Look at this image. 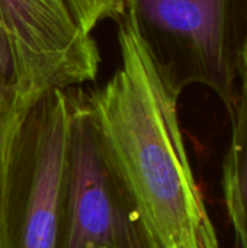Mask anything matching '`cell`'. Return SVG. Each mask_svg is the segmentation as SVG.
Returning <instances> with one entry per match:
<instances>
[{
    "instance_id": "6da1fadb",
    "label": "cell",
    "mask_w": 247,
    "mask_h": 248,
    "mask_svg": "<svg viewBox=\"0 0 247 248\" xmlns=\"http://www.w3.org/2000/svg\"><path fill=\"white\" fill-rule=\"evenodd\" d=\"M118 22L121 64L87 94L105 150L159 248H220L197 183L170 81L125 0Z\"/></svg>"
},
{
    "instance_id": "7a4b0ae2",
    "label": "cell",
    "mask_w": 247,
    "mask_h": 248,
    "mask_svg": "<svg viewBox=\"0 0 247 248\" xmlns=\"http://www.w3.org/2000/svg\"><path fill=\"white\" fill-rule=\"evenodd\" d=\"M71 92L45 94L4 141L0 170L3 248H57Z\"/></svg>"
},
{
    "instance_id": "3957f363",
    "label": "cell",
    "mask_w": 247,
    "mask_h": 248,
    "mask_svg": "<svg viewBox=\"0 0 247 248\" xmlns=\"http://www.w3.org/2000/svg\"><path fill=\"white\" fill-rule=\"evenodd\" d=\"M131 1L176 90L207 86L231 118L247 60V0Z\"/></svg>"
},
{
    "instance_id": "277c9868",
    "label": "cell",
    "mask_w": 247,
    "mask_h": 248,
    "mask_svg": "<svg viewBox=\"0 0 247 248\" xmlns=\"http://www.w3.org/2000/svg\"><path fill=\"white\" fill-rule=\"evenodd\" d=\"M57 248H159L111 163L89 97L71 93Z\"/></svg>"
},
{
    "instance_id": "5b68a950",
    "label": "cell",
    "mask_w": 247,
    "mask_h": 248,
    "mask_svg": "<svg viewBox=\"0 0 247 248\" xmlns=\"http://www.w3.org/2000/svg\"><path fill=\"white\" fill-rule=\"evenodd\" d=\"M0 22L16 57L28 110L54 90H70L98 77V44L67 0H0Z\"/></svg>"
},
{
    "instance_id": "8992f818",
    "label": "cell",
    "mask_w": 247,
    "mask_h": 248,
    "mask_svg": "<svg viewBox=\"0 0 247 248\" xmlns=\"http://www.w3.org/2000/svg\"><path fill=\"white\" fill-rule=\"evenodd\" d=\"M239 80L237 102L230 118L233 132L223 161L221 185L236 248H247V60L240 68Z\"/></svg>"
},
{
    "instance_id": "52a82bcc",
    "label": "cell",
    "mask_w": 247,
    "mask_h": 248,
    "mask_svg": "<svg viewBox=\"0 0 247 248\" xmlns=\"http://www.w3.org/2000/svg\"><path fill=\"white\" fill-rule=\"evenodd\" d=\"M28 112L22 97L16 57L0 22V141L16 131Z\"/></svg>"
},
{
    "instance_id": "ba28073f",
    "label": "cell",
    "mask_w": 247,
    "mask_h": 248,
    "mask_svg": "<svg viewBox=\"0 0 247 248\" xmlns=\"http://www.w3.org/2000/svg\"><path fill=\"white\" fill-rule=\"evenodd\" d=\"M77 22L89 33L106 19L118 20L124 12L125 0H67Z\"/></svg>"
},
{
    "instance_id": "9c48e42d",
    "label": "cell",
    "mask_w": 247,
    "mask_h": 248,
    "mask_svg": "<svg viewBox=\"0 0 247 248\" xmlns=\"http://www.w3.org/2000/svg\"><path fill=\"white\" fill-rule=\"evenodd\" d=\"M4 141H6V140L0 141V170H1V148H3ZM0 248H3V243H1V231H0Z\"/></svg>"
}]
</instances>
